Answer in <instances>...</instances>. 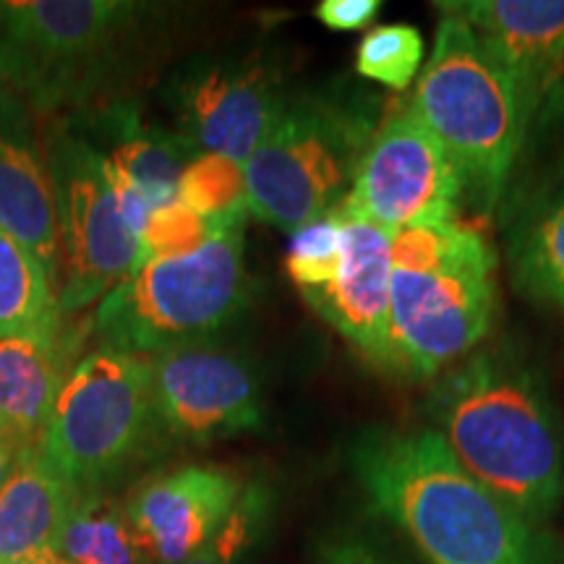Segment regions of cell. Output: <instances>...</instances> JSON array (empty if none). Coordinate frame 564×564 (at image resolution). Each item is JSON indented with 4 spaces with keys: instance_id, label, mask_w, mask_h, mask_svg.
<instances>
[{
    "instance_id": "6da1fadb",
    "label": "cell",
    "mask_w": 564,
    "mask_h": 564,
    "mask_svg": "<svg viewBox=\"0 0 564 564\" xmlns=\"http://www.w3.org/2000/svg\"><path fill=\"white\" fill-rule=\"evenodd\" d=\"M348 463L371 510L429 564H562L539 525L478 484L432 429H369Z\"/></svg>"
},
{
    "instance_id": "7a4b0ae2",
    "label": "cell",
    "mask_w": 564,
    "mask_h": 564,
    "mask_svg": "<svg viewBox=\"0 0 564 564\" xmlns=\"http://www.w3.org/2000/svg\"><path fill=\"white\" fill-rule=\"evenodd\" d=\"M432 432L449 455L541 525L564 491V444L552 392L512 345L476 348L440 373L426 398Z\"/></svg>"
},
{
    "instance_id": "3957f363",
    "label": "cell",
    "mask_w": 564,
    "mask_h": 564,
    "mask_svg": "<svg viewBox=\"0 0 564 564\" xmlns=\"http://www.w3.org/2000/svg\"><path fill=\"white\" fill-rule=\"evenodd\" d=\"M497 316V253L463 223L392 232L387 371L434 379L470 356Z\"/></svg>"
},
{
    "instance_id": "277c9868",
    "label": "cell",
    "mask_w": 564,
    "mask_h": 564,
    "mask_svg": "<svg viewBox=\"0 0 564 564\" xmlns=\"http://www.w3.org/2000/svg\"><path fill=\"white\" fill-rule=\"evenodd\" d=\"M478 209L491 212L523 152L531 116L510 68L453 13H442L434 51L411 100Z\"/></svg>"
},
{
    "instance_id": "5b68a950",
    "label": "cell",
    "mask_w": 564,
    "mask_h": 564,
    "mask_svg": "<svg viewBox=\"0 0 564 564\" xmlns=\"http://www.w3.org/2000/svg\"><path fill=\"white\" fill-rule=\"evenodd\" d=\"M154 6L0 0V84L37 110L100 97L129 68Z\"/></svg>"
},
{
    "instance_id": "8992f818",
    "label": "cell",
    "mask_w": 564,
    "mask_h": 564,
    "mask_svg": "<svg viewBox=\"0 0 564 564\" xmlns=\"http://www.w3.org/2000/svg\"><path fill=\"white\" fill-rule=\"evenodd\" d=\"M246 220L249 215L223 220L212 241L188 257L133 267L91 316L102 348L158 356L225 327L249 291Z\"/></svg>"
},
{
    "instance_id": "52a82bcc",
    "label": "cell",
    "mask_w": 564,
    "mask_h": 564,
    "mask_svg": "<svg viewBox=\"0 0 564 564\" xmlns=\"http://www.w3.org/2000/svg\"><path fill=\"white\" fill-rule=\"evenodd\" d=\"M377 118L358 100L306 95L285 110L243 162L249 215L293 232L340 207Z\"/></svg>"
},
{
    "instance_id": "ba28073f",
    "label": "cell",
    "mask_w": 564,
    "mask_h": 564,
    "mask_svg": "<svg viewBox=\"0 0 564 564\" xmlns=\"http://www.w3.org/2000/svg\"><path fill=\"white\" fill-rule=\"evenodd\" d=\"M158 436L152 356L97 348L70 369L42 453L79 494L102 491Z\"/></svg>"
},
{
    "instance_id": "9c48e42d",
    "label": "cell",
    "mask_w": 564,
    "mask_h": 564,
    "mask_svg": "<svg viewBox=\"0 0 564 564\" xmlns=\"http://www.w3.org/2000/svg\"><path fill=\"white\" fill-rule=\"evenodd\" d=\"M61 241V314L102 301L139 264V236L112 192L102 154L82 133L58 129L47 139Z\"/></svg>"
},
{
    "instance_id": "30bf717a",
    "label": "cell",
    "mask_w": 564,
    "mask_h": 564,
    "mask_svg": "<svg viewBox=\"0 0 564 564\" xmlns=\"http://www.w3.org/2000/svg\"><path fill=\"white\" fill-rule=\"evenodd\" d=\"M463 183L411 105L379 118L340 209L398 232L453 223Z\"/></svg>"
},
{
    "instance_id": "8fae6325",
    "label": "cell",
    "mask_w": 564,
    "mask_h": 564,
    "mask_svg": "<svg viewBox=\"0 0 564 564\" xmlns=\"http://www.w3.org/2000/svg\"><path fill=\"white\" fill-rule=\"evenodd\" d=\"M152 408L158 434L207 444L262 426V387L236 352L207 340L152 356Z\"/></svg>"
},
{
    "instance_id": "7c38bea8",
    "label": "cell",
    "mask_w": 564,
    "mask_h": 564,
    "mask_svg": "<svg viewBox=\"0 0 564 564\" xmlns=\"http://www.w3.org/2000/svg\"><path fill=\"white\" fill-rule=\"evenodd\" d=\"M288 100L280 70L262 55L202 63L173 87L175 133L194 154H223L243 165Z\"/></svg>"
},
{
    "instance_id": "4fadbf2b",
    "label": "cell",
    "mask_w": 564,
    "mask_h": 564,
    "mask_svg": "<svg viewBox=\"0 0 564 564\" xmlns=\"http://www.w3.org/2000/svg\"><path fill=\"white\" fill-rule=\"evenodd\" d=\"M246 478L225 465H181L133 486L126 518L150 564H181L225 523Z\"/></svg>"
},
{
    "instance_id": "5bb4252c",
    "label": "cell",
    "mask_w": 564,
    "mask_h": 564,
    "mask_svg": "<svg viewBox=\"0 0 564 564\" xmlns=\"http://www.w3.org/2000/svg\"><path fill=\"white\" fill-rule=\"evenodd\" d=\"M340 209V207H337ZM343 212V262L329 285L301 293L358 356L387 371L390 358L392 232Z\"/></svg>"
},
{
    "instance_id": "9a60e30c",
    "label": "cell",
    "mask_w": 564,
    "mask_h": 564,
    "mask_svg": "<svg viewBox=\"0 0 564 564\" xmlns=\"http://www.w3.org/2000/svg\"><path fill=\"white\" fill-rule=\"evenodd\" d=\"M510 68L531 123L564 76V0H455L440 3Z\"/></svg>"
},
{
    "instance_id": "2e32d148",
    "label": "cell",
    "mask_w": 564,
    "mask_h": 564,
    "mask_svg": "<svg viewBox=\"0 0 564 564\" xmlns=\"http://www.w3.org/2000/svg\"><path fill=\"white\" fill-rule=\"evenodd\" d=\"M0 228L30 246L61 288V241L47 158L11 91H0Z\"/></svg>"
},
{
    "instance_id": "e0dca14e",
    "label": "cell",
    "mask_w": 564,
    "mask_h": 564,
    "mask_svg": "<svg viewBox=\"0 0 564 564\" xmlns=\"http://www.w3.org/2000/svg\"><path fill=\"white\" fill-rule=\"evenodd\" d=\"M74 343L63 322L37 333L0 337V434L24 449L42 447L55 400L70 373Z\"/></svg>"
},
{
    "instance_id": "ac0fdd59",
    "label": "cell",
    "mask_w": 564,
    "mask_h": 564,
    "mask_svg": "<svg viewBox=\"0 0 564 564\" xmlns=\"http://www.w3.org/2000/svg\"><path fill=\"white\" fill-rule=\"evenodd\" d=\"M76 497L42 447L26 449L0 489V562L55 552Z\"/></svg>"
},
{
    "instance_id": "d6986e66",
    "label": "cell",
    "mask_w": 564,
    "mask_h": 564,
    "mask_svg": "<svg viewBox=\"0 0 564 564\" xmlns=\"http://www.w3.org/2000/svg\"><path fill=\"white\" fill-rule=\"evenodd\" d=\"M100 137L108 150H97L118 178L144 199L150 212L178 196V181L196 154L175 131H162L141 121L137 110L112 108L105 116Z\"/></svg>"
},
{
    "instance_id": "ffe728a7",
    "label": "cell",
    "mask_w": 564,
    "mask_h": 564,
    "mask_svg": "<svg viewBox=\"0 0 564 564\" xmlns=\"http://www.w3.org/2000/svg\"><path fill=\"white\" fill-rule=\"evenodd\" d=\"M510 267L520 293L564 314V183L520 220Z\"/></svg>"
},
{
    "instance_id": "44dd1931",
    "label": "cell",
    "mask_w": 564,
    "mask_h": 564,
    "mask_svg": "<svg viewBox=\"0 0 564 564\" xmlns=\"http://www.w3.org/2000/svg\"><path fill=\"white\" fill-rule=\"evenodd\" d=\"M63 319L58 288L37 253L0 228V337L37 333Z\"/></svg>"
},
{
    "instance_id": "7402d4cb",
    "label": "cell",
    "mask_w": 564,
    "mask_h": 564,
    "mask_svg": "<svg viewBox=\"0 0 564 564\" xmlns=\"http://www.w3.org/2000/svg\"><path fill=\"white\" fill-rule=\"evenodd\" d=\"M55 554L68 564H150L123 505L102 491L76 497Z\"/></svg>"
},
{
    "instance_id": "603a6c76",
    "label": "cell",
    "mask_w": 564,
    "mask_h": 564,
    "mask_svg": "<svg viewBox=\"0 0 564 564\" xmlns=\"http://www.w3.org/2000/svg\"><path fill=\"white\" fill-rule=\"evenodd\" d=\"M278 494L267 478H251L225 523L181 564H251L270 533Z\"/></svg>"
},
{
    "instance_id": "cb8c5ba5",
    "label": "cell",
    "mask_w": 564,
    "mask_h": 564,
    "mask_svg": "<svg viewBox=\"0 0 564 564\" xmlns=\"http://www.w3.org/2000/svg\"><path fill=\"white\" fill-rule=\"evenodd\" d=\"M175 199L209 220L249 215L243 165L223 154H196L181 175Z\"/></svg>"
},
{
    "instance_id": "d4e9b609",
    "label": "cell",
    "mask_w": 564,
    "mask_h": 564,
    "mask_svg": "<svg viewBox=\"0 0 564 564\" xmlns=\"http://www.w3.org/2000/svg\"><path fill=\"white\" fill-rule=\"evenodd\" d=\"M423 37L411 24H384L366 32L356 53V70L364 79L405 89L421 74Z\"/></svg>"
},
{
    "instance_id": "484cf974",
    "label": "cell",
    "mask_w": 564,
    "mask_h": 564,
    "mask_svg": "<svg viewBox=\"0 0 564 564\" xmlns=\"http://www.w3.org/2000/svg\"><path fill=\"white\" fill-rule=\"evenodd\" d=\"M343 262V212L333 209L319 220L291 232L285 270L301 293L329 285Z\"/></svg>"
},
{
    "instance_id": "4316f807",
    "label": "cell",
    "mask_w": 564,
    "mask_h": 564,
    "mask_svg": "<svg viewBox=\"0 0 564 564\" xmlns=\"http://www.w3.org/2000/svg\"><path fill=\"white\" fill-rule=\"evenodd\" d=\"M223 220H209L186 204L173 199L147 217L139 238V264L181 259L196 253L212 241ZM137 264V267H139Z\"/></svg>"
},
{
    "instance_id": "83f0119b",
    "label": "cell",
    "mask_w": 564,
    "mask_h": 564,
    "mask_svg": "<svg viewBox=\"0 0 564 564\" xmlns=\"http://www.w3.org/2000/svg\"><path fill=\"white\" fill-rule=\"evenodd\" d=\"M379 11H382L379 0H322L316 6V19L333 32H358L371 26Z\"/></svg>"
},
{
    "instance_id": "f1b7e54d",
    "label": "cell",
    "mask_w": 564,
    "mask_h": 564,
    "mask_svg": "<svg viewBox=\"0 0 564 564\" xmlns=\"http://www.w3.org/2000/svg\"><path fill=\"white\" fill-rule=\"evenodd\" d=\"M319 564H398L390 554L382 552L371 541L358 535H343L324 546Z\"/></svg>"
},
{
    "instance_id": "f546056e",
    "label": "cell",
    "mask_w": 564,
    "mask_h": 564,
    "mask_svg": "<svg viewBox=\"0 0 564 564\" xmlns=\"http://www.w3.org/2000/svg\"><path fill=\"white\" fill-rule=\"evenodd\" d=\"M24 453L26 449L21 447L19 442H13L11 436L0 434V489H3V484L9 481L13 470H17V465Z\"/></svg>"
},
{
    "instance_id": "4dcf8cb0",
    "label": "cell",
    "mask_w": 564,
    "mask_h": 564,
    "mask_svg": "<svg viewBox=\"0 0 564 564\" xmlns=\"http://www.w3.org/2000/svg\"><path fill=\"white\" fill-rule=\"evenodd\" d=\"M0 564H68V562L55 552H40V554H30V556H21V560L0 562Z\"/></svg>"
}]
</instances>
